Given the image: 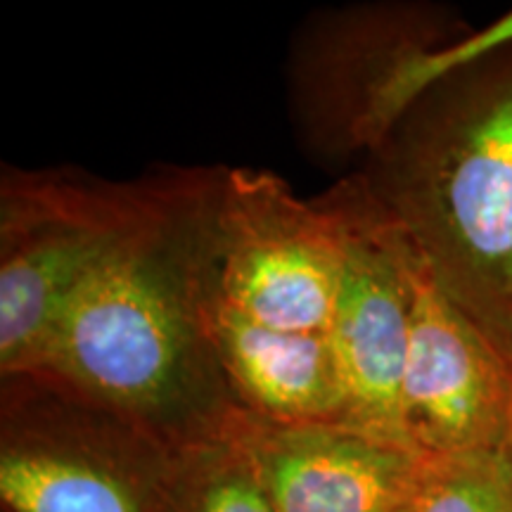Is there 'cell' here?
Masks as SVG:
<instances>
[{
	"label": "cell",
	"mask_w": 512,
	"mask_h": 512,
	"mask_svg": "<svg viewBox=\"0 0 512 512\" xmlns=\"http://www.w3.org/2000/svg\"><path fill=\"white\" fill-rule=\"evenodd\" d=\"M221 174L169 166L162 200L74 294L31 370L171 451L223 437L242 413L207 323Z\"/></svg>",
	"instance_id": "6da1fadb"
},
{
	"label": "cell",
	"mask_w": 512,
	"mask_h": 512,
	"mask_svg": "<svg viewBox=\"0 0 512 512\" xmlns=\"http://www.w3.org/2000/svg\"><path fill=\"white\" fill-rule=\"evenodd\" d=\"M358 176L446 297L512 361V48L415 100Z\"/></svg>",
	"instance_id": "7a4b0ae2"
},
{
	"label": "cell",
	"mask_w": 512,
	"mask_h": 512,
	"mask_svg": "<svg viewBox=\"0 0 512 512\" xmlns=\"http://www.w3.org/2000/svg\"><path fill=\"white\" fill-rule=\"evenodd\" d=\"M169 166L133 181L79 169L0 176V377L31 373L57 320L162 200Z\"/></svg>",
	"instance_id": "3957f363"
},
{
	"label": "cell",
	"mask_w": 512,
	"mask_h": 512,
	"mask_svg": "<svg viewBox=\"0 0 512 512\" xmlns=\"http://www.w3.org/2000/svg\"><path fill=\"white\" fill-rule=\"evenodd\" d=\"M176 451L46 375L0 377L3 512H169Z\"/></svg>",
	"instance_id": "277c9868"
},
{
	"label": "cell",
	"mask_w": 512,
	"mask_h": 512,
	"mask_svg": "<svg viewBox=\"0 0 512 512\" xmlns=\"http://www.w3.org/2000/svg\"><path fill=\"white\" fill-rule=\"evenodd\" d=\"M342 247L323 197L299 200L283 178L223 166L211 221L207 304L254 328L330 337Z\"/></svg>",
	"instance_id": "5b68a950"
},
{
	"label": "cell",
	"mask_w": 512,
	"mask_h": 512,
	"mask_svg": "<svg viewBox=\"0 0 512 512\" xmlns=\"http://www.w3.org/2000/svg\"><path fill=\"white\" fill-rule=\"evenodd\" d=\"M320 197L335 214L342 247L332 347L344 425L411 448L401 418L411 335L408 240L358 174Z\"/></svg>",
	"instance_id": "8992f818"
},
{
	"label": "cell",
	"mask_w": 512,
	"mask_h": 512,
	"mask_svg": "<svg viewBox=\"0 0 512 512\" xmlns=\"http://www.w3.org/2000/svg\"><path fill=\"white\" fill-rule=\"evenodd\" d=\"M411 335L401 384L408 446L422 458L498 451L512 403V361L446 297L408 242Z\"/></svg>",
	"instance_id": "52a82bcc"
},
{
	"label": "cell",
	"mask_w": 512,
	"mask_h": 512,
	"mask_svg": "<svg viewBox=\"0 0 512 512\" xmlns=\"http://www.w3.org/2000/svg\"><path fill=\"white\" fill-rule=\"evenodd\" d=\"M233 427L278 512H406L425 460L342 422L285 425L242 411Z\"/></svg>",
	"instance_id": "ba28073f"
},
{
	"label": "cell",
	"mask_w": 512,
	"mask_h": 512,
	"mask_svg": "<svg viewBox=\"0 0 512 512\" xmlns=\"http://www.w3.org/2000/svg\"><path fill=\"white\" fill-rule=\"evenodd\" d=\"M207 323L242 411L285 425H344V387L330 337L278 335L209 304Z\"/></svg>",
	"instance_id": "9c48e42d"
},
{
	"label": "cell",
	"mask_w": 512,
	"mask_h": 512,
	"mask_svg": "<svg viewBox=\"0 0 512 512\" xmlns=\"http://www.w3.org/2000/svg\"><path fill=\"white\" fill-rule=\"evenodd\" d=\"M233 425L219 439L176 451L169 512H278Z\"/></svg>",
	"instance_id": "30bf717a"
},
{
	"label": "cell",
	"mask_w": 512,
	"mask_h": 512,
	"mask_svg": "<svg viewBox=\"0 0 512 512\" xmlns=\"http://www.w3.org/2000/svg\"><path fill=\"white\" fill-rule=\"evenodd\" d=\"M408 512H512V475L498 451L425 458Z\"/></svg>",
	"instance_id": "8fae6325"
},
{
	"label": "cell",
	"mask_w": 512,
	"mask_h": 512,
	"mask_svg": "<svg viewBox=\"0 0 512 512\" xmlns=\"http://www.w3.org/2000/svg\"><path fill=\"white\" fill-rule=\"evenodd\" d=\"M498 453H501L505 465H508L510 475H512V403H510V415H508V427H505V437H503V444L498 448Z\"/></svg>",
	"instance_id": "7c38bea8"
},
{
	"label": "cell",
	"mask_w": 512,
	"mask_h": 512,
	"mask_svg": "<svg viewBox=\"0 0 512 512\" xmlns=\"http://www.w3.org/2000/svg\"><path fill=\"white\" fill-rule=\"evenodd\" d=\"M406 512H408V510H406Z\"/></svg>",
	"instance_id": "4fadbf2b"
}]
</instances>
